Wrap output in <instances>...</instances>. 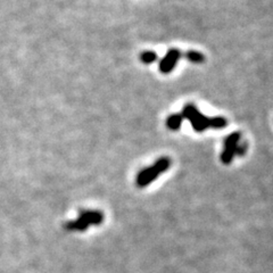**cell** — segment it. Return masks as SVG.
I'll list each match as a JSON object with an SVG mask.
<instances>
[{
  "mask_svg": "<svg viewBox=\"0 0 273 273\" xmlns=\"http://www.w3.org/2000/svg\"><path fill=\"white\" fill-rule=\"evenodd\" d=\"M171 166V159L166 156L159 157L152 165L145 167L137 174L136 177V184L139 188L147 187L152 181L157 179L162 173L166 172Z\"/></svg>",
  "mask_w": 273,
  "mask_h": 273,
  "instance_id": "obj_1",
  "label": "cell"
},
{
  "mask_svg": "<svg viewBox=\"0 0 273 273\" xmlns=\"http://www.w3.org/2000/svg\"><path fill=\"white\" fill-rule=\"evenodd\" d=\"M181 115L191 123L192 129L196 132H204L211 127V118L202 114L194 104H185L181 111Z\"/></svg>",
  "mask_w": 273,
  "mask_h": 273,
  "instance_id": "obj_2",
  "label": "cell"
},
{
  "mask_svg": "<svg viewBox=\"0 0 273 273\" xmlns=\"http://www.w3.org/2000/svg\"><path fill=\"white\" fill-rule=\"evenodd\" d=\"M240 138H242L240 132H232L228 137H225L223 151L221 152V161L225 165H229L235 158V156H237V149L240 144Z\"/></svg>",
  "mask_w": 273,
  "mask_h": 273,
  "instance_id": "obj_3",
  "label": "cell"
},
{
  "mask_svg": "<svg viewBox=\"0 0 273 273\" xmlns=\"http://www.w3.org/2000/svg\"><path fill=\"white\" fill-rule=\"evenodd\" d=\"M182 56V53L179 49L172 48L166 53L165 56L162 58V61H159V71L163 74H169L172 72L177 66V63Z\"/></svg>",
  "mask_w": 273,
  "mask_h": 273,
  "instance_id": "obj_4",
  "label": "cell"
},
{
  "mask_svg": "<svg viewBox=\"0 0 273 273\" xmlns=\"http://www.w3.org/2000/svg\"><path fill=\"white\" fill-rule=\"evenodd\" d=\"M78 218L82 223L86 225H99L104 221V214L99 211H89V210H81L79 212Z\"/></svg>",
  "mask_w": 273,
  "mask_h": 273,
  "instance_id": "obj_5",
  "label": "cell"
},
{
  "mask_svg": "<svg viewBox=\"0 0 273 273\" xmlns=\"http://www.w3.org/2000/svg\"><path fill=\"white\" fill-rule=\"evenodd\" d=\"M183 116L181 115V113H176V114H171L169 118L166 119V126L169 127L171 131H178L180 129L183 121Z\"/></svg>",
  "mask_w": 273,
  "mask_h": 273,
  "instance_id": "obj_6",
  "label": "cell"
},
{
  "mask_svg": "<svg viewBox=\"0 0 273 273\" xmlns=\"http://www.w3.org/2000/svg\"><path fill=\"white\" fill-rule=\"evenodd\" d=\"M64 228L68 231H80V232H82V231H86L89 227H88V225H86L85 223H82V222L80 221L79 218H76V220H74V221L66 222V223L64 224Z\"/></svg>",
  "mask_w": 273,
  "mask_h": 273,
  "instance_id": "obj_7",
  "label": "cell"
},
{
  "mask_svg": "<svg viewBox=\"0 0 273 273\" xmlns=\"http://www.w3.org/2000/svg\"><path fill=\"white\" fill-rule=\"evenodd\" d=\"M183 56L187 58L189 61H191V63H195V64H200L205 61L204 55L199 52H196V50H189V52L185 53Z\"/></svg>",
  "mask_w": 273,
  "mask_h": 273,
  "instance_id": "obj_8",
  "label": "cell"
},
{
  "mask_svg": "<svg viewBox=\"0 0 273 273\" xmlns=\"http://www.w3.org/2000/svg\"><path fill=\"white\" fill-rule=\"evenodd\" d=\"M227 124L228 121L223 116H214V118H211V129H224Z\"/></svg>",
  "mask_w": 273,
  "mask_h": 273,
  "instance_id": "obj_9",
  "label": "cell"
},
{
  "mask_svg": "<svg viewBox=\"0 0 273 273\" xmlns=\"http://www.w3.org/2000/svg\"><path fill=\"white\" fill-rule=\"evenodd\" d=\"M140 61H143L144 64H152L157 61V54L155 52H152V50H146V52L141 53Z\"/></svg>",
  "mask_w": 273,
  "mask_h": 273,
  "instance_id": "obj_10",
  "label": "cell"
},
{
  "mask_svg": "<svg viewBox=\"0 0 273 273\" xmlns=\"http://www.w3.org/2000/svg\"><path fill=\"white\" fill-rule=\"evenodd\" d=\"M247 152V144L243 143L239 144L238 149H237V156H243Z\"/></svg>",
  "mask_w": 273,
  "mask_h": 273,
  "instance_id": "obj_11",
  "label": "cell"
}]
</instances>
